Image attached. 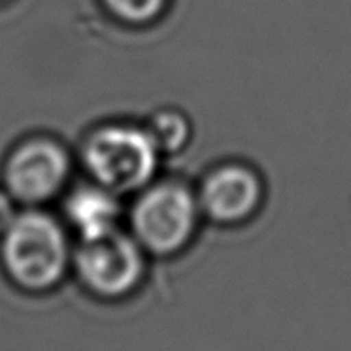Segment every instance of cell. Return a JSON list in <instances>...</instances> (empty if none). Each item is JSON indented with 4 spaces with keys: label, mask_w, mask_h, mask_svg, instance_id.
Instances as JSON below:
<instances>
[{
    "label": "cell",
    "mask_w": 351,
    "mask_h": 351,
    "mask_svg": "<svg viewBox=\"0 0 351 351\" xmlns=\"http://www.w3.org/2000/svg\"><path fill=\"white\" fill-rule=\"evenodd\" d=\"M12 221H14V208H12V202H10L6 195L0 193V232H4V230L8 229Z\"/></svg>",
    "instance_id": "cell-10"
},
{
    "label": "cell",
    "mask_w": 351,
    "mask_h": 351,
    "mask_svg": "<svg viewBox=\"0 0 351 351\" xmlns=\"http://www.w3.org/2000/svg\"><path fill=\"white\" fill-rule=\"evenodd\" d=\"M76 263L85 285L104 297L127 293L136 285L142 274L138 247L115 229L84 240Z\"/></svg>",
    "instance_id": "cell-4"
},
{
    "label": "cell",
    "mask_w": 351,
    "mask_h": 351,
    "mask_svg": "<svg viewBox=\"0 0 351 351\" xmlns=\"http://www.w3.org/2000/svg\"><path fill=\"white\" fill-rule=\"evenodd\" d=\"M132 223L152 252L170 253L187 242L197 223L191 193L180 185H159L138 202Z\"/></svg>",
    "instance_id": "cell-3"
},
{
    "label": "cell",
    "mask_w": 351,
    "mask_h": 351,
    "mask_svg": "<svg viewBox=\"0 0 351 351\" xmlns=\"http://www.w3.org/2000/svg\"><path fill=\"white\" fill-rule=\"evenodd\" d=\"M261 199V182L250 168L225 167L206 178L200 191L202 206L217 221H240Z\"/></svg>",
    "instance_id": "cell-6"
},
{
    "label": "cell",
    "mask_w": 351,
    "mask_h": 351,
    "mask_svg": "<svg viewBox=\"0 0 351 351\" xmlns=\"http://www.w3.org/2000/svg\"><path fill=\"white\" fill-rule=\"evenodd\" d=\"M187 123L182 115L174 112H165L155 117L152 127V138L155 140L157 147H165L168 152H174L178 147H182L187 140Z\"/></svg>",
    "instance_id": "cell-8"
},
{
    "label": "cell",
    "mask_w": 351,
    "mask_h": 351,
    "mask_svg": "<svg viewBox=\"0 0 351 351\" xmlns=\"http://www.w3.org/2000/svg\"><path fill=\"white\" fill-rule=\"evenodd\" d=\"M157 144L134 127H106L85 145V165L100 184L114 191L144 185L157 167Z\"/></svg>",
    "instance_id": "cell-2"
},
{
    "label": "cell",
    "mask_w": 351,
    "mask_h": 351,
    "mask_svg": "<svg viewBox=\"0 0 351 351\" xmlns=\"http://www.w3.org/2000/svg\"><path fill=\"white\" fill-rule=\"evenodd\" d=\"M2 257L10 276L27 289L51 287L66 267V242L53 219L42 214L14 217L4 230Z\"/></svg>",
    "instance_id": "cell-1"
},
{
    "label": "cell",
    "mask_w": 351,
    "mask_h": 351,
    "mask_svg": "<svg viewBox=\"0 0 351 351\" xmlns=\"http://www.w3.org/2000/svg\"><path fill=\"white\" fill-rule=\"evenodd\" d=\"M165 0H106L108 8L115 16L130 23H142L160 12Z\"/></svg>",
    "instance_id": "cell-9"
},
{
    "label": "cell",
    "mask_w": 351,
    "mask_h": 351,
    "mask_svg": "<svg viewBox=\"0 0 351 351\" xmlns=\"http://www.w3.org/2000/svg\"><path fill=\"white\" fill-rule=\"evenodd\" d=\"M69 170L66 155L51 142H31L19 147L6 168V184L19 200L36 202L51 197Z\"/></svg>",
    "instance_id": "cell-5"
},
{
    "label": "cell",
    "mask_w": 351,
    "mask_h": 351,
    "mask_svg": "<svg viewBox=\"0 0 351 351\" xmlns=\"http://www.w3.org/2000/svg\"><path fill=\"white\" fill-rule=\"evenodd\" d=\"M66 212L84 240L114 230L117 217L115 200L99 189H80L70 197Z\"/></svg>",
    "instance_id": "cell-7"
}]
</instances>
